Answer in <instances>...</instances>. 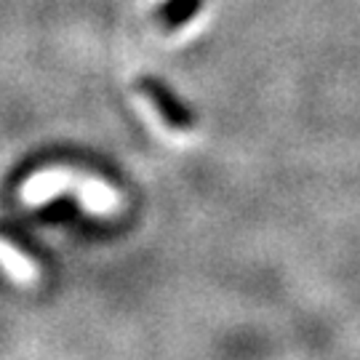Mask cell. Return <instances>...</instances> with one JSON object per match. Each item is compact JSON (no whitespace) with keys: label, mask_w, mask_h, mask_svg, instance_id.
Segmentation results:
<instances>
[{"label":"cell","mask_w":360,"mask_h":360,"mask_svg":"<svg viewBox=\"0 0 360 360\" xmlns=\"http://www.w3.org/2000/svg\"><path fill=\"white\" fill-rule=\"evenodd\" d=\"M59 193H75L83 208L94 214H112L120 208V193L115 187L75 168H43L35 171L22 187V198L27 203H43Z\"/></svg>","instance_id":"6da1fadb"},{"label":"cell","mask_w":360,"mask_h":360,"mask_svg":"<svg viewBox=\"0 0 360 360\" xmlns=\"http://www.w3.org/2000/svg\"><path fill=\"white\" fill-rule=\"evenodd\" d=\"M136 91L144 96V102L158 112V117L163 120V126H168L171 131H181V134L195 129V117L190 115V110H187L160 80L142 77V80L136 83Z\"/></svg>","instance_id":"7a4b0ae2"},{"label":"cell","mask_w":360,"mask_h":360,"mask_svg":"<svg viewBox=\"0 0 360 360\" xmlns=\"http://www.w3.org/2000/svg\"><path fill=\"white\" fill-rule=\"evenodd\" d=\"M0 267L8 272L13 281H19V283H35L40 275L38 264L27 254H22L13 243L3 240V238H0Z\"/></svg>","instance_id":"3957f363"},{"label":"cell","mask_w":360,"mask_h":360,"mask_svg":"<svg viewBox=\"0 0 360 360\" xmlns=\"http://www.w3.org/2000/svg\"><path fill=\"white\" fill-rule=\"evenodd\" d=\"M200 8H203V0H166L158 11V22L163 30L174 32L187 25L190 19H195Z\"/></svg>","instance_id":"277c9868"}]
</instances>
